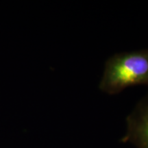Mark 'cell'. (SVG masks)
<instances>
[{"mask_svg": "<svg viewBox=\"0 0 148 148\" xmlns=\"http://www.w3.org/2000/svg\"><path fill=\"white\" fill-rule=\"evenodd\" d=\"M127 131L120 140L137 148H148V94L127 117Z\"/></svg>", "mask_w": 148, "mask_h": 148, "instance_id": "cell-2", "label": "cell"}, {"mask_svg": "<svg viewBox=\"0 0 148 148\" xmlns=\"http://www.w3.org/2000/svg\"><path fill=\"white\" fill-rule=\"evenodd\" d=\"M137 85L148 86V49L116 53L105 64L99 88L115 95Z\"/></svg>", "mask_w": 148, "mask_h": 148, "instance_id": "cell-1", "label": "cell"}]
</instances>
